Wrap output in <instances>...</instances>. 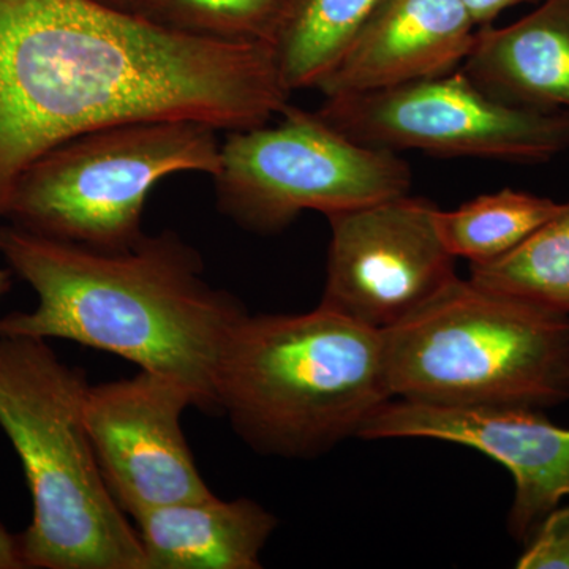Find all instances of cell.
Returning <instances> with one entry per match:
<instances>
[{
  "label": "cell",
  "instance_id": "obj_17",
  "mask_svg": "<svg viewBox=\"0 0 569 569\" xmlns=\"http://www.w3.org/2000/svg\"><path fill=\"white\" fill-rule=\"evenodd\" d=\"M470 279L569 316V201L511 253L470 264Z\"/></svg>",
  "mask_w": 569,
  "mask_h": 569
},
{
  "label": "cell",
  "instance_id": "obj_3",
  "mask_svg": "<svg viewBox=\"0 0 569 569\" xmlns=\"http://www.w3.org/2000/svg\"><path fill=\"white\" fill-rule=\"evenodd\" d=\"M391 399L381 332L321 305L299 316L247 313L217 380L219 411L238 436L287 459L359 437Z\"/></svg>",
  "mask_w": 569,
  "mask_h": 569
},
{
  "label": "cell",
  "instance_id": "obj_10",
  "mask_svg": "<svg viewBox=\"0 0 569 569\" xmlns=\"http://www.w3.org/2000/svg\"><path fill=\"white\" fill-rule=\"evenodd\" d=\"M197 396L178 378L141 370L132 378L89 385L84 421L104 482L130 518L211 497L182 432Z\"/></svg>",
  "mask_w": 569,
  "mask_h": 569
},
{
  "label": "cell",
  "instance_id": "obj_1",
  "mask_svg": "<svg viewBox=\"0 0 569 569\" xmlns=\"http://www.w3.org/2000/svg\"><path fill=\"white\" fill-rule=\"evenodd\" d=\"M272 44L189 36L93 0H0V219L56 146L112 123L252 129L290 103Z\"/></svg>",
  "mask_w": 569,
  "mask_h": 569
},
{
  "label": "cell",
  "instance_id": "obj_16",
  "mask_svg": "<svg viewBox=\"0 0 569 569\" xmlns=\"http://www.w3.org/2000/svg\"><path fill=\"white\" fill-rule=\"evenodd\" d=\"M561 208L550 198L503 189L479 194L455 211L437 209L436 227L456 260L486 264L518 249Z\"/></svg>",
  "mask_w": 569,
  "mask_h": 569
},
{
  "label": "cell",
  "instance_id": "obj_14",
  "mask_svg": "<svg viewBox=\"0 0 569 569\" xmlns=\"http://www.w3.org/2000/svg\"><path fill=\"white\" fill-rule=\"evenodd\" d=\"M137 522L144 569H258L277 529L274 515L250 498L212 496L142 512Z\"/></svg>",
  "mask_w": 569,
  "mask_h": 569
},
{
  "label": "cell",
  "instance_id": "obj_12",
  "mask_svg": "<svg viewBox=\"0 0 569 569\" xmlns=\"http://www.w3.org/2000/svg\"><path fill=\"white\" fill-rule=\"evenodd\" d=\"M477 31L462 0H381L318 91L347 96L447 74L462 67Z\"/></svg>",
  "mask_w": 569,
  "mask_h": 569
},
{
  "label": "cell",
  "instance_id": "obj_22",
  "mask_svg": "<svg viewBox=\"0 0 569 569\" xmlns=\"http://www.w3.org/2000/svg\"><path fill=\"white\" fill-rule=\"evenodd\" d=\"M93 2L102 3L110 9L127 11V13H140L141 7L146 0H93Z\"/></svg>",
  "mask_w": 569,
  "mask_h": 569
},
{
  "label": "cell",
  "instance_id": "obj_18",
  "mask_svg": "<svg viewBox=\"0 0 569 569\" xmlns=\"http://www.w3.org/2000/svg\"><path fill=\"white\" fill-rule=\"evenodd\" d=\"M287 0H146L141 17L189 36L272 44Z\"/></svg>",
  "mask_w": 569,
  "mask_h": 569
},
{
  "label": "cell",
  "instance_id": "obj_19",
  "mask_svg": "<svg viewBox=\"0 0 569 569\" xmlns=\"http://www.w3.org/2000/svg\"><path fill=\"white\" fill-rule=\"evenodd\" d=\"M516 568L569 569V503L557 507L523 545Z\"/></svg>",
  "mask_w": 569,
  "mask_h": 569
},
{
  "label": "cell",
  "instance_id": "obj_7",
  "mask_svg": "<svg viewBox=\"0 0 569 569\" xmlns=\"http://www.w3.org/2000/svg\"><path fill=\"white\" fill-rule=\"evenodd\" d=\"M279 118L220 142L217 206L246 230L274 234L306 211L329 217L410 193V164L399 153L351 140L291 103Z\"/></svg>",
  "mask_w": 569,
  "mask_h": 569
},
{
  "label": "cell",
  "instance_id": "obj_11",
  "mask_svg": "<svg viewBox=\"0 0 569 569\" xmlns=\"http://www.w3.org/2000/svg\"><path fill=\"white\" fill-rule=\"evenodd\" d=\"M358 438H429L482 452L515 479L508 531L526 545L550 511L569 498V427L531 408L437 407L391 399Z\"/></svg>",
  "mask_w": 569,
  "mask_h": 569
},
{
  "label": "cell",
  "instance_id": "obj_9",
  "mask_svg": "<svg viewBox=\"0 0 569 569\" xmlns=\"http://www.w3.org/2000/svg\"><path fill=\"white\" fill-rule=\"evenodd\" d=\"M437 206L410 193L329 216L321 306L387 331L458 277Z\"/></svg>",
  "mask_w": 569,
  "mask_h": 569
},
{
  "label": "cell",
  "instance_id": "obj_13",
  "mask_svg": "<svg viewBox=\"0 0 569 569\" xmlns=\"http://www.w3.org/2000/svg\"><path fill=\"white\" fill-rule=\"evenodd\" d=\"M460 69L503 102L569 112V0H545L505 28H478Z\"/></svg>",
  "mask_w": 569,
  "mask_h": 569
},
{
  "label": "cell",
  "instance_id": "obj_5",
  "mask_svg": "<svg viewBox=\"0 0 569 569\" xmlns=\"http://www.w3.org/2000/svg\"><path fill=\"white\" fill-rule=\"evenodd\" d=\"M395 399L548 410L569 400V316L456 277L381 331Z\"/></svg>",
  "mask_w": 569,
  "mask_h": 569
},
{
  "label": "cell",
  "instance_id": "obj_2",
  "mask_svg": "<svg viewBox=\"0 0 569 569\" xmlns=\"http://www.w3.org/2000/svg\"><path fill=\"white\" fill-rule=\"evenodd\" d=\"M0 253L39 296L31 312L0 318V337L66 339L121 356L178 378L198 408L219 411L220 365L247 310L204 279L200 253L173 231L100 250L10 223L0 227Z\"/></svg>",
  "mask_w": 569,
  "mask_h": 569
},
{
  "label": "cell",
  "instance_id": "obj_4",
  "mask_svg": "<svg viewBox=\"0 0 569 569\" xmlns=\"http://www.w3.org/2000/svg\"><path fill=\"white\" fill-rule=\"evenodd\" d=\"M89 383L32 337H0V427L21 460L26 568L144 569L137 529L104 482L84 421Z\"/></svg>",
  "mask_w": 569,
  "mask_h": 569
},
{
  "label": "cell",
  "instance_id": "obj_6",
  "mask_svg": "<svg viewBox=\"0 0 569 569\" xmlns=\"http://www.w3.org/2000/svg\"><path fill=\"white\" fill-rule=\"evenodd\" d=\"M219 130L194 121L112 123L56 146L21 174L7 219L32 233L100 250L144 236L153 187L176 173L216 174Z\"/></svg>",
  "mask_w": 569,
  "mask_h": 569
},
{
  "label": "cell",
  "instance_id": "obj_23",
  "mask_svg": "<svg viewBox=\"0 0 569 569\" xmlns=\"http://www.w3.org/2000/svg\"><path fill=\"white\" fill-rule=\"evenodd\" d=\"M11 269H0V298L3 295L9 293L11 288Z\"/></svg>",
  "mask_w": 569,
  "mask_h": 569
},
{
  "label": "cell",
  "instance_id": "obj_15",
  "mask_svg": "<svg viewBox=\"0 0 569 569\" xmlns=\"http://www.w3.org/2000/svg\"><path fill=\"white\" fill-rule=\"evenodd\" d=\"M381 0H287L272 50L288 91L318 89Z\"/></svg>",
  "mask_w": 569,
  "mask_h": 569
},
{
  "label": "cell",
  "instance_id": "obj_8",
  "mask_svg": "<svg viewBox=\"0 0 569 569\" xmlns=\"http://www.w3.org/2000/svg\"><path fill=\"white\" fill-rule=\"evenodd\" d=\"M317 112L351 140L396 153L538 163L569 149V112L503 102L462 69L380 91L325 97Z\"/></svg>",
  "mask_w": 569,
  "mask_h": 569
},
{
  "label": "cell",
  "instance_id": "obj_20",
  "mask_svg": "<svg viewBox=\"0 0 569 569\" xmlns=\"http://www.w3.org/2000/svg\"><path fill=\"white\" fill-rule=\"evenodd\" d=\"M462 2L470 11L475 24L482 28V26H489L490 22L496 20L501 11L519 6V3L530 2V0H462Z\"/></svg>",
  "mask_w": 569,
  "mask_h": 569
},
{
  "label": "cell",
  "instance_id": "obj_21",
  "mask_svg": "<svg viewBox=\"0 0 569 569\" xmlns=\"http://www.w3.org/2000/svg\"><path fill=\"white\" fill-rule=\"evenodd\" d=\"M0 569H26L20 535H11L0 523Z\"/></svg>",
  "mask_w": 569,
  "mask_h": 569
}]
</instances>
